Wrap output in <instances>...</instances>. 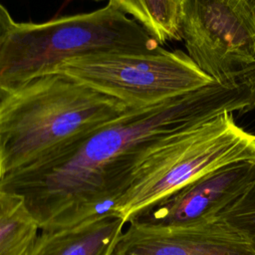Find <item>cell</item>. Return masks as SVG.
Masks as SVG:
<instances>
[{
    "label": "cell",
    "mask_w": 255,
    "mask_h": 255,
    "mask_svg": "<svg viewBox=\"0 0 255 255\" xmlns=\"http://www.w3.org/2000/svg\"><path fill=\"white\" fill-rule=\"evenodd\" d=\"M255 109L244 71L159 104L137 108L0 179L20 195L40 230L115 213L142 159L159 143L226 113Z\"/></svg>",
    "instance_id": "6da1fadb"
},
{
    "label": "cell",
    "mask_w": 255,
    "mask_h": 255,
    "mask_svg": "<svg viewBox=\"0 0 255 255\" xmlns=\"http://www.w3.org/2000/svg\"><path fill=\"white\" fill-rule=\"evenodd\" d=\"M132 109L60 72L0 90V179Z\"/></svg>",
    "instance_id": "7a4b0ae2"
},
{
    "label": "cell",
    "mask_w": 255,
    "mask_h": 255,
    "mask_svg": "<svg viewBox=\"0 0 255 255\" xmlns=\"http://www.w3.org/2000/svg\"><path fill=\"white\" fill-rule=\"evenodd\" d=\"M160 44L112 2L43 23L15 22L0 38V90L55 73L70 60L102 53L144 52Z\"/></svg>",
    "instance_id": "3957f363"
},
{
    "label": "cell",
    "mask_w": 255,
    "mask_h": 255,
    "mask_svg": "<svg viewBox=\"0 0 255 255\" xmlns=\"http://www.w3.org/2000/svg\"><path fill=\"white\" fill-rule=\"evenodd\" d=\"M255 160V135L226 113L155 146L139 163L115 213L126 222L136 212L224 165Z\"/></svg>",
    "instance_id": "277c9868"
},
{
    "label": "cell",
    "mask_w": 255,
    "mask_h": 255,
    "mask_svg": "<svg viewBox=\"0 0 255 255\" xmlns=\"http://www.w3.org/2000/svg\"><path fill=\"white\" fill-rule=\"evenodd\" d=\"M56 72L66 74L129 108L150 107L213 81L187 53L166 50L161 45L144 52L79 57L61 64Z\"/></svg>",
    "instance_id": "5b68a950"
},
{
    "label": "cell",
    "mask_w": 255,
    "mask_h": 255,
    "mask_svg": "<svg viewBox=\"0 0 255 255\" xmlns=\"http://www.w3.org/2000/svg\"><path fill=\"white\" fill-rule=\"evenodd\" d=\"M180 38L213 80L255 63V14L243 0H181Z\"/></svg>",
    "instance_id": "8992f818"
},
{
    "label": "cell",
    "mask_w": 255,
    "mask_h": 255,
    "mask_svg": "<svg viewBox=\"0 0 255 255\" xmlns=\"http://www.w3.org/2000/svg\"><path fill=\"white\" fill-rule=\"evenodd\" d=\"M255 180V160L212 170L133 214L128 223L182 227L220 217Z\"/></svg>",
    "instance_id": "52a82bcc"
},
{
    "label": "cell",
    "mask_w": 255,
    "mask_h": 255,
    "mask_svg": "<svg viewBox=\"0 0 255 255\" xmlns=\"http://www.w3.org/2000/svg\"><path fill=\"white\" fill-rule=\"evenodd\" d=\"M128 224L112 255H255L250 242L221 216L182 227Z\"/></svg>",
    "instance_id": "ba28073f"
},
{
    "label": "cell",
    "mask_w": 255,
    "mask_h": 255,
    "mask_svg": "<svg viewBox=\"0 0 255 255\" xmlns=\"http://www.w3.org/2000/svg\"><path fill=\"white\" fill-rule=\"evenodd\" d=\"M127 223L107 213L67 227L41 230L25 255H112Z\"/></svg>",
    "instance_id": "9c48e42d"
},
{
    "label": "cell",
    "mask_w": 255,
    "mask_h": 255,
    "mask_svg": "<svg viewBox=\"0 0 255 255\" xmlns=\"http://www.w3.org/2000/svg\"><path fill=\"white\" fill-rule=\"evenodd\" d=\"M39 230L24 199L0 185V255H25Z\"/></svg>",
    "instance_id": "30bf717a"
},
{
    "label": "cell",
    "mask_w": 255,
    "mask_h": 255,
    "mask_svg": "<svg viewBox=\"0 0 255 255\" xmlns=\"http://www.w3.org/2000/svg\"><path fill=\"white\" fill-rule=\"evenodd\" d=\"M138 22L161 45L179 40L181 0H109Z\"/></svg>",
    "instance_id": "8fae6325"
},
{
    "label": "cell",
    "mask_w": 255,
    "mask_h": 255,
    "mask_svg": "<svg viewBox=\"0 0 255 255\" xmlns=\"http://www.w3.org/2000/svg\"><path fill=\"white\" fill-rule=\"evenodd\" d=\"M221 217L243 235L255 250V180Z\"/></svg>",
    "instance_id": "7c38bea8"
},
{
    "label": "cell",
    "mask_w": 255,
    "mask_h": 255,
    "mask_svg": "<svg viewBox=\"0 0 255 255\" xmlns=\"http://www.w3.org/2000/svg\"><path fill=\"white\" fill-rule=\"evenodd\" d=\"M15 23L8 10L0 3V38L11 28Z\"/></svg>",
    "instance_id": "4fadbf2b"
},
{
    "label": "cell",
    "mask_w": 255,
    "mask_h": 255,
    "mask_svg": "<svg viewBox=\"0 0 255 255\" xmlns=\"http://www.w3.org/2000/svg\"><path fill=\"white\" fill-rule=\"evenodd\" d=\"M247 6L252 10V12L255 14V0H243Z\"/></svg>",
    "instance_id": "5bb4252c"
},
{
    "label": "cell",
    "mask_w": 255,
    "mask_h": 255,
    "mask_svg": "<svg viewBox=\"0 0 255 255\" xmlns=\"http://www.w3.org/2000/svg\"><path fill=\"white\" fill-rule=\"evenodd\" d=\"M94 1H103V0H94Z\"/></svg>",
    "instance_id": "9a60e30c"
}]
</instances>
